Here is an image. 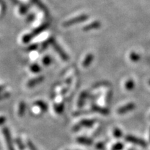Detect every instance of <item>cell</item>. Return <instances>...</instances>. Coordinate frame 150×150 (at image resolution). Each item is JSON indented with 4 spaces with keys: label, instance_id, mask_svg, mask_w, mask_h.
Wrapping results in <instances>:
<instances>
[{
    "label": "cell",
    "instance_id": "6da1fadb",
    "mask_svg": "<svg viewBox=\"0 0 150 150\" xmlns=\"http://www.w3.org/2000/svg\"><path fill=\"white\" fill-rule=\"evenodd\" d=\"M88 18V16L87 15H85V14L81 15L79 16H77L76 17V18H72L70 19V20H67V21L64 22L62 25H63V27H70V26L74 25V24L81 23V22L86 21Z\"/></svg>",
    "mask_w": 150,
    "mask_h": 150
},
{
    "label": "cell",
    "instance_id": "7a4b0ae2",
    "mask_svg": "<svg viewBox=\"0 0 150 150\" xmlns=\"http://www.w3.org/2000/svg\"><path fill=\"white\" fill-rule=\"evenodd\" d=\"M125 139L127 142L135 144V145L140 146L141 147H146L147 146V142L141 139V138L132 136V135H127V136H125Z\"/></svg>",
    "mask_w": 150,
    "mask_h": 150
},
{
    "label": "cell",
    "instance_id": "3957f363",
    "mask_svg": "<svg viewBox=\"0 0 150 150\" xmlns=\"http://www.w3.org/2000/svg\"><path fill=\"white\" fill-rule=\"evenodd\" d=\"M2 133L3 136L4 137L5 141L6 142V146L7 148H8V150H15L13 142L10 131H9L8 127H4L2 129Z\"/></svg>",
    "mask_w": 150,
    "mask_h": 150
},
{
    "label": "cell",
    "instance_id": "277c9868",
    "mask_svg": "<svg viewBox=\"0 0 150 150\" xmlns=\"http://www.w3.org/2000/svg\"><path fill=\"white\" fill-rule=\"evenodd\" d=\"M49 40H50V45H52L53 46V47L55 49V50L56 51V52L59 54L60 57H61V59L63 60V61H68L69 60L68 56H67V54L63 51V50L59 46V45H58L57 43L55 42V40H54L53 38H49Z\"/></svg>",
    "mask_w": 150,
    "mask_h": 150
},
{
    "label": "cell",
    "instance_id": "5b68a950",
    "mask_svg": "<svg viewBox=\"0 0 150 150\" xmlns=\"http://www.w3.org/2000/svg\"><path fill=\"white\" fill-rule=\"evenodd\" d=\"M135 108H136V104L134 103H129V104L118 108L117 112L120 115H122V114L127 113V112L131 111V110L135 109Z\"/></svg>",
    "mask_w": 150,
    "mask_h": 150
},
{
    "label": "cell",
    "instance_id": "8992f818",
    "mask_svg": "<svg viewBox=\"0 0 150 150\" xmlns=\"http://www.w3.org/2000/svg\"><path fill=\"white\" fill-rule=\"evenodd\" d=\"M45 77L43 76H38L37 77L31 79H30L29 81L27 82V86L29 88H34L35 86L39 85V84L42 83V82L44 81Z\"/></svg>",
    "mask_w": 150,
    "mask_h": 150
},
{
    "label": "cell",
    "instance_id": "52a82bcc",
    "mask_svg": "<svg viewBox=\"0 0 150 150\" xmlns=\"http://www.w3.org/2000/svg\"><path fill=\"white\" fill-rule=\"evenodd\" d=\"M92 110L94 112H98L99 114H102V115H108L109 114V110L106 108L101 107V106H97V105H93L92 106Z\"/></svg>",
    "mask_w": 150,
    "mask_h": 150
},
{
    "label": "cell",
    "instance_id": "ba28073f",
    "mask_svg": "<svg viewBox=\"0 0 150 150\" xmlns=\"http://www.w3.org/2000/svg\"><path fill=\"white\" fill-rule=\"evenodd\" d=\"M76 142L78 143L81 144V145H86V146H91L93 145V140L91 139V138H87V137H79V138H76Z\"/></svg>",
    "mask_w": 150,
    "mask_h": 150
},
{
    "label": "cell",
    "instance_id": "9c48e42d",
    "mask_svg": "<svg viewBox=\"0 0 150 150\" xmlns=\"http://www.w3.org/2000/svg\"><path fill=\"white\" fill-rule=\"evenodd\" d=\"M88 94L86 91L82 92V93L80 94L77 102V106L79 108H82L83 106V105L85 104L86 99H87L88 97Z\"/></svg>",
    "mask_w": 150,
    "mask_h": 150
},
{
    "label": "cell",
    "instance_id": "30bf717a",
    "mask_svg": "<svg viewBox=\"0 0 150 150\" xmlns=\"http://www.w3.org/2000/svg\"><path fill=\"white\" fill-rule=\"evenodd\" d=\"M100 27H101L100 22L98 21H95V22H93L91 24H88L86 26H85V27L83 28V30L84 31H91V30L97 29Z\"/></svg>",
    "mask_w": 150,
    "mask_h": 150
},
{
    "label": "cell",
    "instance_id": "8fae6325",
    "mask_svg": "<svg viewBox=\"0 0 150 150\" xmlns=\"http://www.w3.org/2000/svg\"><path fill=\"white\" fill-rule=\"evenodd\" d=\"M33 104H34L36 107L38 108L41 112H45L47 111V110H48L47 104L45 102H43V101L37 100V101H35L34 103H33Z\"/></svg>",
    "mask_w": 150,
    "mask_h": 150
},
{
    "label": "cell",
    "instance_id": "7c38bea8",
    "mask_svg": "<svg viewBox=\"0 0 150 150\" xmlns=\"http://www.w3.org/2000/svg\"><path fill=\"white\" fill-rule=\"evenodd\" d=\"M94 59V56L92 54H88L86 55L85 59H83V63H82V66L83 67H88L91 65Z\"/></svg>",
    "mask_w": 150,
    "mask_h": 150
},
{
    "label": "cell",
    "instance_id": "4fadbf2b",
    "mask_svg": "<svg viewBox=\"0 0 150 150\" xmlns=\"http://www.w3.org/2000/svg\"><path fill=\"white\" fill-rule=\"evenodd\" d=\"M95 121L94 120H88V119H85L83 120L79 123V125H80V127H87V128H90V127H93V125L95 124Z\"/></svg>",
    "mask_w": 150,
    "mask_h": 150
},
{
    "label": "cell",
    "instance_id": "5bb4252c",
    "mask_svg": "<svg viewBox=\"0 0 150 150\" xmlns=\"http://www.w3.org/2000/svg\"><path fill=\"white\" fill-rule=\"evenodd\" d=\"M26 103L24 102V101H21L19 104L18 106V115L19 117H23L24 113H25L26 111Z\"/></svg>",
    "mask_w": 150,
    "mask_h": 150
},
{
    "label": "cell",
    "instance_id": "9a60e30c",
    "mask_svg": "<svg viewBox=\"0 0 150 150\" xmlns=\"http://www.w3.org/2000/svg\"><path fill=\"white\" fill-rule=\"evenodd\" d=\"M65 108L64 104L63 102L57 103V104H55L54 106V110L55 112L58 114H61L62 112H63Z\"/></svg>",
    "mask_w": 150,
    "mask_h": 150
},
{
    "label": "cell",
    "instance_id": "2e32d148",
    "mask_svg": "<svg viewBox=\"0 0 150 150\" xmlns=\"http://www.w3.org/2000/svg\"><path fill=\"white\" fill-rule=\"evenodd\" d=\"M125 87L127 91H133L135 88V81L132 79H129L128 81H127L126 83H125Z\"/></svg>",
    "mask_w": 150,
    "mask_h": 150
},
{
    "label": "cell",
    "instance_id": "e0dca14e",
    "mask_svg": "<svg viewBox=\"0 0 150 150\" xmlns=\"http://www.w3.org/2000/svg\"><path fill=\"white\" fill-rule=\"evenodd\" d=\"M29 70L32 73H34V74H37V73L40 72L41 71V67L40 65L37 63H33V64H31L29 67Z\"/></svg>",
    "mask_w": 150,
    "mask_h": 150
},
{
    "label": "cell",
    "instance_id": "ac0fdd59",
    "mask_svg": "<svg viewBox=\"0 0 150 150\" xmlns=\"http://www.w3.org/2000/svg\"><path fill=\"white\" fill-rule=\"evenodd\" d=\"M52 59L51 56H50L49 55L45 56L42 59V63L45 66H49V65L52 64Z\"/></svg>",
    "mask_w": 150,
    "mask_h": 150
},
{
    "label": "cell",
    "instance_id": "d6986e66",
    "mask_svg": "<svg viewBox=\"0 0 150 150\" xmlns=\"http://www.w3.org/2000/svg\"><path fill=\"white\" fill-rule=\"evenodd\" d=\"M47 27H48L47 24H43V25L40 26V27L37 28L36 29H35L34 31H33V32L31 33H32L33 36H35V35L39 34V33H40V32H42V31H44L45 29H46Z\"/></svg>",
    "mask_w": 150,
    "mask_h": 150
},
{
    "label": "cell",
    "instance_id": "ffe728a7",
    "mask_svg": "<svg viewBox=\"0 0 150 150\" xmlns=\"http://www.w3.org/2000/svg\"><path fill=\"white\" fill-rule=\"evenodd\" d=\"M15 142L17 144V146H18V149L20 150H24L25 149V145H24L23 142H22V140L20 139V138H16V140H15Z\"/></svg>",
    "mask_w": 150,
    "mask_h": 150
},
{
    "label": "cell",
    "instance_id": "44dd1931",
    "mask_svg": "<svg viewBox=\"0 0 150 150\" xmlns=\"http://www.w3.org/2000/svg\"><path fill=\"white\" fill-rule=\"evenodd\" d=\"M112 134H113V136L115 137L116 138H120L122 136L123 133L120 129L118 128H115L112 131Z\"/></svg>",
    "mask_w": 150,
    "mask_h": 150
},
{
    "label": "cell",
    "instance_id": "7402d4cb",
    "mask_svg": "<svg viewBox=\"0 0 150 150\" xmlns=\"http://www.w3.org/2000/svg\"><path fill=\"white\" fill-rule=\"evenodd\" d=\"M33 35L32 33H27V34H25L24 35L23 37H22V42H23L24 43H28L30 41H31V39H32L33 38Z\"/></svg>",
    "mask_w": 150,
    "mask_h": 150
},
{
    "label": "cell",
    "instance_id": "603a6c76",
    "mask_svg": "<svg viewBox=\"0 0 150 150\" xmlns=\"http://www.w3.org/2000/svg\"><path fill=\"white\" fill-rule=\"evenodd\" d=\"M130 59L133 62H138L140 59V56L136 52H131L130 54Z\"/></svg>",
    "mask_w": 150,
    "mask_h": 150
},
{
    "label": "cell",
    "instance_id": "cb8c5ba5",
    "mask_svg": "<svg viewBox=\"0 0 150 150\" xmlns=\"http://www.w3.org/2000/svg\"><path fill=\"white\" fill-rule=\"evenodd\" d=\"M125 147L123 143H122L120 142H118L117 143H115V145L112 147V150H122Z\"/></svg>",
    "mask_w": 150,
    "mask_h": 150
},
{
    "label": "cell",
    "instance_id": "d4e9b609",
    "mask_svg": "<svg viewBox=\"0 0 150 150\" xmlns=\"http://www.w3.org/2000/svg\"><path fill=\"white\" fill-rule=\"evenodd\" d=\"M112 97V92L111 91H108V93H106V100H105L107 104H109V103L111 102Z\"/></svg>",
    "mask_w": 150,
    "mask_h": 150
},
{
    "label": "cell",
    "instance_id": "484cf974",
    "mask_svg": "<svg viewBox=\"0 0 150 150\" xmlns=\"http://www.w3.org/2000/svg\"><path fill=\"white\" fill-rule=\"evenodd\" d=\"M28 10V7L22 5L19 7V13H20L21 15H24L27 12Z\"/></svg>",
    "mask_w": 150,
    "mask_h": 150
},
{
    "label": "cell",
    "instance_id": "4316f807",
    "mask_svg": "<svg viewBox=\"0 0 150 150\" xmlns=\"http://www.w3.org/2000/svg\"><path fill=\"white\" fill-rule=\"evenodd\" d=\"M27 145L30 150H37V148L35 147V145L30 140H27Z\"/></svg>",
    "mask_w": 150,
    "mask_h": 150
},
{
    "label": "cell",
    "instance_id": "83f0119b",
    "mask_svg": "<svg viewBox=\"0 0 150 150\" xmlns=\"http://www.w3.org/2000/svg\"><path fill=\"white\" fill-rule=\"evenodd\" d=\"M38 48V45L36 44H33L31 45H29L28 47L27 48V52H31V51H34V50H36Z\"/></svg>",
    "mask_w": 150,
    "mask_h": 150
},
{
    "label": "cell",
    "instance_id": "f1b7e54d",
    "mask_svg": "<svg viewBox=\"0 0 150 150\" xmlns=\"http://www.w3.org/2000/svg\"><path fill=\"white\" fill-rule=\"evenodd\" d=\"M107 85H108V84L106 81L99 82V83H97L95 84V85H94L93 88H99V87H100V86H106Z\"/></svg>",
    "mask_w": 150,
    "mask_h": 150
},
{
    "label": "cell",
    "instance_id": "f546056e",
    "mask_svg": "<svg viewBox=\"0 0 150 150\" xmlns=\"http://www.w3.org/2000/svg\"><path fill=\"white\" fill-rule=\"evenodd\" d=\"M11 96V94L9 93H5L4 94L0 93V101H1L4 99H6Z\"/></svg>",
    "mask_w": 150,
    "mask_h": 150
},
{
    "label": "cell",
    "instance_id": "4dcf8cb0",
    "mask_svg": "<svg viewBox=\"0 0 150 150\" xmlns=\"http://www.w3.org/2000/svg\"><path fill=\"white\" fill-rule=\"evenodd\" d=\"M95 147H96V149L98 150H102L104 149V145L103 142H98V143H97L96 145H95Z\"/></svg>",
    "mask_w": 150,
    "mask_h": 150
},
{
    "label": "cell",
    "instance_id": "1f68e13d",
    "mask_svg": "<svg viewBox=\"0 0 150 150\" xmlns=\"http://www.w3.org/2000/svg\"><path fill=\"white\" fill-rule=\"evenodd\" d=\"M6 121V118L4 116H0V126L3 125Z\"/></svg>",
    "mask_w": 150,
    "mask_h": 150
},
{
    "label": "cell",
    "instance_id": "d6a6232c",
    "mask_svg": "<svg viewBox=\"0 0 150 150\" xmlns=\"http://www.w3.org/2000/svg\"><path fill=\"white\" fill-rule=\"evenodd\" d=\"M33 15H30V16H29V17H28V18H27V21L29 22L30 20H33Z\"/></svg>",
    "mask_w": 150,
    "mask_h": 150
},
{
    "label": "cell",
    "instance_id": "836d02e7",
    "mask_svg": "<svg viewBox=\"0 0 150 150\" xmlns=\"http://www.w3.org/2000/svg\"><path fill=\"white\" fill-rule=\"evenodd\" d=\"M4 86L0 85V93H1V92L4 91Z\"/></svg>",
    "mask_w": 150,
    "mask_h": 150
},
{
    "label": "cell",
    "instance_id": "e575fe53",
    "mask_svg": "<svg viewBox=\"0 0 150 150\" xmlns=\"http://www.w3.org/2000/svg\"><path fill=\"white\" fill-rule=\"evenodd\" d=\"M149 141H150V129H149Z\"/></svg>",
    "mask_w": 150,
    "mask_h": 150
},
{
    "label": "cell",
    "instance_id": "d590c367",
    "mask_svg": "<svg viewBox=\"0 0 150 150\" xmlns=\"http://www.w3.org/2000/svg\"><path fill=\"white\" fill-rule=\"evenodd\" d=\"M149 86H150V80H149Z\"/></svg>",
    "mask_w": 150,
    "mask_h": 150
}]
</instances>
